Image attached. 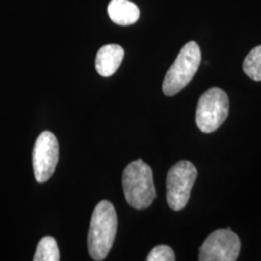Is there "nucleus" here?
<instances>
[{
	"mask_svg": "<svg viewBox=\"0 0 261 261\" xmlns=\"http://www.w3.org/2000/svg\"><path fill=\"white\" fill-rule=\"evenodd\" d=\"M117 231V215L109 201L99 202L91 218L89 237L90 256L96 261L106 259L112 249Z\"/></svg>",
	"mask_w": 261,
	"mask_h": 261,
	"instance_id": "nucleus-1",
	"label": "nucleus"
},
{
	"mask_svg": "<svg viewBox=\"0 0 261 261\" xmlns=\"http://www.w3.org/2000/svg\"><path fill=\"white\" fill-rule=\"evenodd\" d=\"M122 188L127 203L136 210H145L156 198L152 169L140 159L130 162L125 168Z\"/></svg>",
	"mask_w": 261,
	"mask_h": 261,
	"instance_id": "nucleus-2",
	"label": "nucleus"
},
{
	"mask_svg": "<svg viewBox=\"0 0 261 261\" xmlns=\"http://www.w3.org/2000/svg\"><path fill=\"white\" fill-rule=\"evenodd\" d=\"M201 63V50L195 41L185 44L171 65L162 84L166 96H174L194 79Z\"/></svg>",
	"mask_w": 261,
	"mask_h": 261,
	"instance_id": "nucleus-3",
	"label": "nucleus"
},
{
	"mask_svg": "<svg viewBox=\"0 0 261 261\" xmlns=\"http://www.w3.org/2000/svg\"><path fill=\"white\" fill-rule=\"evenodd\" d=\"M228 115V97L219 87H212L202 94L196 109V125L204 133L217 130Z\"/></svg>",
	"mask_w": 261,
	"mask_h": 261,
	"instance_id": "nucleus-4",
	"label": "nucleus"
},
{
	"mask_svg": "<svg viewBox=\"0 0 261 261\" xmlns=\"http://www.w3.org/2000/svg\"><path fill=\"white\" fill-rule=\"evenodd\" d=\"M197 178V169L190 161H179L167 173V203L173 211H181L187 207L194 184Z\"/></svg>",
	"mask_w": 261,
	"mask_h": 261,
	"instance_id": "nucleus-5",
	"label": "nucleus"
},
{
	"mask_svg": "<svg viewBox=\"0 0 261 261\" xmlns=\"http://www.w3.org/2000/svg\"><path fill=\"white\" fill-rule=\"evenodd\" d=\"M241 250V241L230 228L212 232L198 252L200 261H234Z\"/></svg>",
	"mask_w": 261,
	"mask_h": 261,
	"instance_id": "nucleus-6",
	"label": "nucleus"
},
{
	"mask_svg": "<svg viewBox=\"0 0 261 261\" xmlns=\"http://www.w3.org/2000/svg\"><path fill=\"white\" fill-rule=\"evenodd\" d=\"M58 158L60 146L56 136L50 130H44L35 140L33 149V169L38 182H45L52 177Z\"/></svg>",
	"mask_w": 261,
	"mask_h": 261,
	"instance_id": "nucleus-7",
	"label": "nucleus"
},
{
	"mask_svg": "<svg viewBox=\"0 0 261 261\" xmlns=\"http://www.w3.org/2000/svg\"><path fill=\"white\" fill-rule=\"evenodd\" d=\"M125 56L120 45L109 44L100 47L96 56V70L100 76L109 77L116 73Z\"/></svg>",
	"mask_w": 261,
	"mask_h": 261,
	"instance_id": "nucleus-8",
	"label": "nucleus"
},
{
	"mask_svg": "<svg viewBox=\"0 0 261 261\" xmlns=\"http://www.w3.org/2000/svg\"><path fill=\"white\" fill-rule=\"evenodd\" d=\"M108 14L114 23L130 25L138 21L140 11L138 6L129 0H112L108 5Z\"/></svg>",
	"mask_w": 261,
	"mask_h": 261,
	"instance_id": "nucleus-9",
	"label": "nucleus"
},
{
	"mask_svg": "<svg viewBox=\"0 0 261 261\" xmlns=\"http://www.w3.org/2000/svg\"><path fill=\"white\" fill-rule=\"evenodd\" d=\"M61 259L60 249L54 237H42L38 243L37 252L33 257L34 261H58Z\"/></svg>",
	"mask_w": 261,
	"mask_h": 261,
	"instance_id": "nucleus-10",
	"label": "nucleus"
},
{
	"mask_svg": "<svg viewBox=\"0 0 261 261\" xmlns=\"http://www.w3.org/2000/svg\"><path fill=\"white\" fill-rule=\"evenodd\" d=\"M243 70L252 80L261 81V45L254 47L244 58Z\"/></svg>",
	"mask_w": 261,
	"mask_h": 261,
	"instance_id": "nucleus-11",
	"label": "nucleus"
},
{
	"mask_svg": "<svg viewBox=\"0 0 261 261\" xmlns=\"http://www.w3.org/2000/svg\"><path fill=\"white\" fill-rule=\"evenodd\" d=\"M148 261H174L175 255L171 247L165 246H156L146 256Z\"/></svg>",
	"mask_w": 261,
	"mask_h": 261,
	"instance_id": "nucleus-12",
	"label": "nucleus"
}]
</instances>
